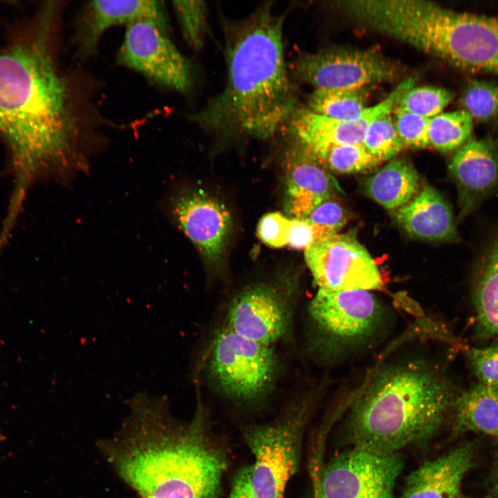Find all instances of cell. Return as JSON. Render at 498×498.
Segmentation results:
<instances>
[{"label":"cell","mask_w":498,"mask_h":498,"mask_svg":"<svg viewBox=\"0 0 498 498\" xmlns=\"http://www.w3.org/2000/svg\"><path fill=\"white\" fill-rule=\"evenodd\" d=\"M56 12L48 2L0 48V137L17 173V194L73 156L83 133L72 84L53 56Z\"/></svg>","instance_id":"6da1fadb"},{"label":"cell","mask_w":498,"mask_h":498,"mask_svg":"<svg viewBox=\"0 0 498 498\" xmlns=\"http://www.w3.org/2000/svg\"><path fill=\"white\" fill-rule=\"evenodd\" d=\"M97 445L140 498H218L228 466L201 403L189 423L161 407H137L118 432Z\"/></svg>","instance_id":"7a4b0ae2"},{"label":"cell","mask_w":498,"mask_h":498,"mask_svg":"<svg viewBox=\"0 0 498 498\" xmlns=\"http://www.w3.org/2000/svg\"><path fill=\"white\" fill-rule=\"evenodd\" d=\"M260 6L225 28L223 90L190 116L210 132L255 138L274 136L297 109V92L285 63L283 16Z\"/></svg>","instance_id":"3957f363"},{"label":"cell","mask_w":498,"mask_h":498,"mask_svg":"<svg viewBox=\"0 0 498 498\" xmlns=\"http://www.w3.org/2000/svg\"><path fill=\"white\" fill-rule=\"evenodd\" d=\"M457 394L426 355L405 354L378 366L349 398L347 436L353 446L398 453L434 437Z\"/></svg>","instance_id":"277c9868"},{"label":"cell","mask_w":498,"mask_h":498,"mask_svg":"<svg viewBox=\"0 0 498 498\" xmlns=\"http://www.w3.org/2000/svg\"><path fill=\"white\" fill-rule=\"evenodd\" d=\"M311 347L322 362L339 363L365 352L387 334V304L371 291L318 289L308 307Z\"/></svg>","instance_id":"5b68a950"},{"label":"cell","mask_w":498,"mask_h":498,"mask_svg":"<svg viewBox=\"0 0 498 498\" xmlns=\"http://www.w3.org/2000/svg\"><path fill=\"white\" fill-rule=\"evenodd\" d=\"M279 364L274 347L241 335L225 325L211 340L206 362L209 380L223 396L243 406L273 391Z\"/></svg>","instance_id":"8992f818"},{"label":"cell","mask_w":498,"mask_h":498,"mask_svg":"<svg viewBox=\"0 0 498 498\" xmlns=\"http://www.w3.org/2000/svg\"><path fill=\"white\" fill-rule=\"evenodd\" d=\"M315 398V393L310 391L276 420L244 431V440L255 456L251 465L255 498H283L298 469L302 437Z\"/></svg>","instance_id":"52a82bcc"},{"label":"cell","mask_w":498,"mask_h":498,"mask_svg":"<svg viewBox=\"0 0 498 498\" xmlns=\"http://www.w3.org/2000/svg\"><path fill=\"white\" fill-rule=\"evenodd\" d=\"M427 52L459 69L498 75V16L438 5L427 28Z\"/></svg>","instance_id":"ba28073f"},{"label":"cell","mask_w":498,"mask_h":498,"mask_svg":"<svg viewBox=\"0 0 498 498\" xmlns=\"http://www.w3.org/2000/svg\"><path fill=\"white\" fill-rule=\"evenodd\" d=\"M297 289V282L290 275L250 285L230 301L224 325L273 347L291 334Z\"/></svg>","instance_id":"9c48e42d"},{"label":"cell","mask_w":498,"mask_h":498,"mask_svg":"<svg viewBox=\"0 0 498 498\" xmlns=\"http://www.w3.org/2000/svg\"><path fill=\"white\" fill-rule=\"evenodd\" d=\"M403 467L399 453L352 446L322 470L315 498H394Z\"/></svg>","instance_id":"30bf717a"},{"label":"cell","mask_w":498,"mask_h":498,"mask_svg":"<svg viewBox=\"0 0 498 498\" xmlns=\"http://www.w3.org/2000/svg\"><path fill=\"white\" fill-rule=\"evenodd\" d=\"M116 60L162 87L186 93L193 84L190 62L172 42L168 29L151 19L127 25Z\"/></svg>","instance_id":"8fae6325"},{"label":"cell","mask_w":498,"mask_h":498,"mask_svg":"<svg viewBox=\"0 0 498 498\" xmlns=\"http://www.w3.org/2000/svg\"><path fill=\"white\" fill-rule=\"evenodd\" d=\"M315 89H354L395 80L400 67L375 49H330L299 55L290 66Z\"/></svg>","instance_id":"7c38bea8"},{"label":"cell","mask_w":498,"mask_h":498,"mask_svg":"<svg viewBox=\"0 0 498 498\" xmlns=\"http://www.w3.org/2000/svg\"><path fill=\"white\" fill-rule=\"evenodd\" d=\"M304 257L318 289L331 291L380 289L377 264L353 234H336L313 242Z\"/></svg>","instance_id":"4fadbf2b"},{"label":"cell","mask_w":498,"mask_h":498,"mask_svg":"<svg viewBox=\"0 0 498 498\" xmlns=\"http://www.w3.org/2000/svg\"><path fill=\"white\" fill-rule=\"evenodd\" d=\"M414 83L412 77L404 80L381 102L369 107L360 119L341 120L318 114L308 108L297 107L286 126L294 142L310 155L333 145L362 144L371 122L381 116L391 113L399 98Z\"/></svg>","instance_id":"5bb4252c"},{"label":"cell","mask_w":498,"mask_h":498,"mask_svg":"<svg viewBox=\"0 0 498 498\" xmlns=\"http://www.w3.org/2000/svg\"><path fill=\"white\" fill-rule=\"evenodd\" d=\"M178 226L205 259L216 264L223 256L232 228L225 205L201 190L179 194L172 205Z\"/></svg>","instance_id":"9a60e30c"},{"label":"cell","mask_w":498,"mask_h":498,"mask_svg":"<svg viewBox=\"0 0 498 498\" xmlns=\"http://www.w3.org/2000/svg\"><path fill=\"white\" fill-rule=\"evenodd\" d=\"M458 192L459 218L471 215L498 194V145L490 137L470 138L448 165Z\"/></svg>","instance_id":"2e32d148"},{"label":"cell","mask_w":498,"mask_h":498,"mask_svg":"<svg viewBox=\"0 0 498 498\" xmlns=\"http://www.w3.org/2000/svg\"><path fill=\"white\" fill-rule=\"evenodd\" d=\"M143 19L155 21L168 29L165 7L162 1H91L80 12L75 23L74 42L77 55L87 58L98 49L101 37L109 28Z\"/></svg>","instance_id":"e0dca14e"},{"label":"cell","mask_w":498,"mask_h":498,"mask_svg":"<svg viewBox=\"0 0 498 498\" xmlns=\"http://www.w3.org/2000/svg\"><path fill=\"white\" fill-rule=\"evenodd\" d=\"M470 282L480 335H498V219L480 235L472 257Z\"/></svg>","instance_id":"ac0fdd59"},{"label":"cell","mask_w":498,"mask_h":498,"mask_svg":"<svg viewBox=\"0 0 498 498\" xmlns=\"http://www.w3.org/2000/svg\"><path fill=\"white\" fill-rule=\"evenodd\" d=\"M286 208L293 218H304L324 200L342 190L330 172L295 142L286 157Z\"/></svg>","instance_id":"d6986e66"},{"label":"cell","mask_w":498,"mask_h":498,"mask_svg":"<svg viewBox=\"0 0 498 498\" xmlns=\"http://www.w3.org/2000/svg\"><path fill=\"white\" fill-rule=\"evenodd\" d=\"M395 210L396 221L412 237L435 242L459 239L450 203L429 185H425L411 201Z\"/></svg>","instance_id":"ffe728a7"},{"label":"cell","mask_w":498,"mask_h":498,"mask_svg":"<svg viewBox=\"0 0 498 498\" xmlns=\"http://www.w3.org/2000/svg\"><path fill=\"white\" fill-rule=\"evenodd\" d=\"M470 445L425 461L407 477L402 498H459L465 474L473 465Z\"/></svg>","instance_id":"44dd1931"},{"label":"cell","mask_w":498,"mask_h":498,"mask_svg":"<svg viewBox=\"0 0 498 498\" xmlns=\"http://www.w3.org/2000/svg\"><path fill=\"white\" fill-rule=\"evenodd\" d=\"M453 432H478L498 441V389L477 383L457 394L452 407Z\"/></svg>","instance_id":"7402d4cb"},{"label":"cell","mask_w":498,"mask_h":498,"mask_svg":"<svg viewBox=\"0 0 498 498\" xmlns=\"http://www.w3.org/2000/svg\"><path fill=\"white\" fill-rule=\"evenodd\" d=\"M420 176L404 157L391 160L365 182L366 194L389 210H396L419 192Z\"/></svg>","instance_id":"603a6c76"},{"label":"cell","mask_w":498,"mask_h":498,"mask_svg":"<svg viewBox=\"0 0 498 498\" xmlns=\"http://www.w3.org/2000/svg\"><path fill=\"white\" fill-rule=\"evenodd\" d=\"M366 88L315 89L309 99V109L329 118L356 120L367 112Z\"/></svg>","instance_id":"cb8c5ba5"},{"label":"cell","mask_w":498,"mask_h":498,"mask_svg":"<svg viewBox=\"0 0 498 498\" xmlns=\"http://www.w3.org/2000/svg\"><path fill=\"white\" fill-rule=\"evenodd\" d=\"M473 120L464 110L441 113L429 119L430 147L443 152L458 149L469 138Z\"/></svg>","instance_id":"d4e9b609"},{"label":"cell","mask_w":498,"mask_h":498,"mask_svg":"<svg viewBox=\"0 0 498 498\" xmlns=\"http://www.w3.org/2000/svg\"><path fill=\"white\" fill-rule=\"evenodd\" d=\"M308 155L328 171L339 174L362 173L380 164L362 144L333 145Z\"/></svg>","instance_id":"484cf974"},{"label":"cell","mask_w":498,"mask_h":498,"mask_svg":"<svg viewBox=\"0 0 498 498\" xmlns=\"http://www.w3.org/2000/svg\"><path fill=\"white\" fill-rule=\"evenodd\" d=\"M461 104L473 121L498 120V80H470L463 90Z\"/></svg>","instance_id":"4316f807"},{"label":"cell","mask_w":498,"mask_h":498,"mask_svg":"<svg viewBox=\"0 0 498 498\" xmlns=\"http://www.w3.org/2000/svg\"><path fill=\"white\" fill-rule=\"evenodd\" d=\"M391 113L373 120L367 127L362 142L367 151L380 163L393 158L405 148Z\"/></svg>","instance_id":"83f0119b"},{"label":"cell","mask_w":498,"mask_h":498,"mask_svg":"<svg viewBox=\"0 0 498 498\" xmlns=\"http://www.w3.org/2000/svg\"><path fill=\"white\" fill-rule=\"evenodd\" d=\"M453 98L454 93L443 88L412 86L401 95L395 108L430 119L442 113Z\"/></svg>","instance_id":"f1b7e54d"},{"label":"cell","mask_w":498,"mask_h":498,"mask_svg":"<svg viewBox=\"0 0 498 498\" xmlns=\"http://www.w3.org/2000/svg\"><path fill=\"white\" fill-rule=\"evenodd\" d=\"M300 219L311 225L317 241L336 234L346 224L347 213L344 206L333 196L320 203Z\"/></svg>","instance_id":"f546056e"},{"label":"cell","mask_w":498,"mask_h":498,"mask_svg":"<svg viewBox=\"0 0 498 498\" xmlns=\"http://www.w3.org/2000/svg\"><path fill=\"white\" fill-rule=\"evenodd\" d=\"M183 37L187 44L198 50L203 45L205 28L206 6L201 1H174Z\"/></svg>","instance_id":"4dcf8cb0"},{"label":"cell","mask_w":498,"mask_h":498,"mask_svg":"<svg viewBox=\"0 0 498 498\" xmlns=\"http://www.w3.org/2000/svg\"><path fill=\"white\" fill-rule=\"evenodd\" d=\"M392 113L396 129L405 147H430L428 118L395 107Z\"/></svg>","instance_id":"1f68e13d"},{"label":"cell","mask_w":498,"mask_h":498,"mask_svg":"<svg viewBox=\"0 0 498 498\" xmlns=\"http://www.w3.org/2000/svg\"><path fill=\"white\" fill-rule=\"evenodd\" d=\"M467 357L479 383L498 389V344L469 348Z\"/></svg>","instance_id":"d6a6232c"},{"label":"cell","mask_w":498,"mask_h":498,"mask_svg":"<svg viewBox=\"0 0 498 498\" xmlns=\"http://www.w3.org/2000/svg\"><path fill=\"white\" fill-rule=\"evenodd\" d=\"M290 219L279 212H270L264 215L257 225L259 238L273 248H281L288 244L287 230Z\"/></svg>","instance_id":"836d02e7"},{"label":"cell","mask_w":498,"mask_h":498,"mask_svg":"<svg viewBox=\"0 0 498 498\" xmlns=\"http://www.w3.org/2000/svg\"><path fill=\"white\" fill-rule=\"evenodd\" d=\"M317 241L313 228L307 221L291 218L287 230V245L295 249H306Z\"/></svg>","instance_id":"e575fe53"},{"label":"cell","mask_w":498,"mask_h":498,"mask_svg":"<svg viewBox=\"0 0 498 498\" xmlns=\"http://www.w3.org/2000/svg\"><path fill=\"white\" fill-rule=\"evenodd\" d=\"M229 498H255L251 486V465L242 468L237 474Z\"/></svg>","instance_id":"d590c367"},{"label":"cell","mask_w":498,"mask_h":498,"mask_svg":"<svg viewBox=\"0 0 498 498\" xmlns=\"http://www.w3.org/2000/svg\"><path fill=\"white\" fill-rule=\"evenodd\" d=\"M488 498H498V471L493 485L490 490Z\"/></svg>","instance_id":"8d00e7d4"},{"label":"cell","mask_w":498,"mask_h":498,"mask_svg":"<svg viewBox=\"0 0 498 498\" xmlns=\"http://www.w3.org/2000/svg\"><path fill=\"white\" fill-rule=\"evenodd\" d=\"M459 498H461L460 497Z\"/></svg>","instance_id":"74e56055"}]
</instances>
